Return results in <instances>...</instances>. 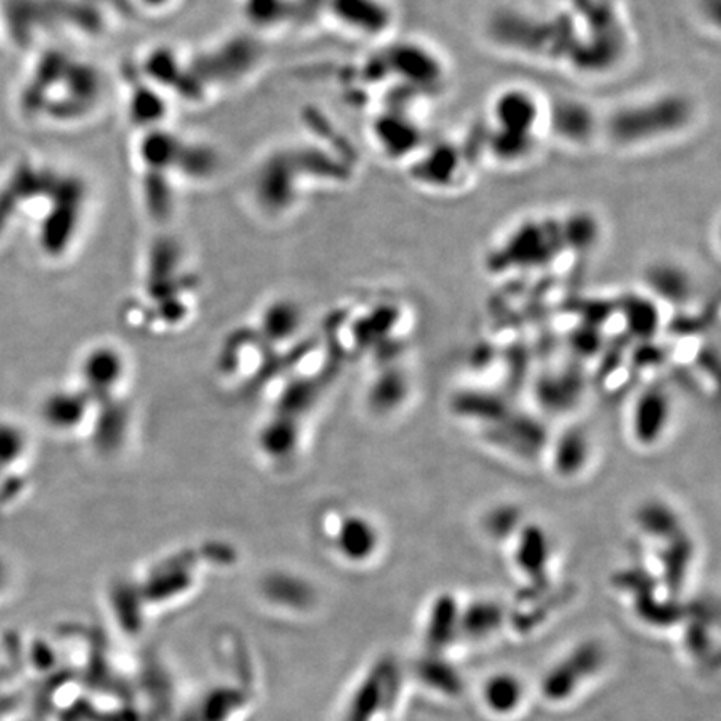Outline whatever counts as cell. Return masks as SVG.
Segmentation results:
<instances>
[{
  "mask_svg": "<svg viewBox=\"0 0 721 721\" xmlns=\"http://www.w3.org/2000/svg\"><path fill=\"white\" fill-rule=\"evenodd\" d=\"M543 130L549 132V106L528 89H504L489 106L488 151L520 162L536 151Z\"/></svg>",
  "mask_w": 721,
  "mask_h": 721,
  "instance_id": "obj_1",
  "label": "cell"
},
{
  "mask_svg": "<svg viewBox=\"0 0 721 721\" xmlns=\"http://www.w3.org/2000/svg\"><path fill=\"white\" fill-rule=\"evenodd\" d=\"M329 18L356 36L383 39L395 25L396 11L389 0H324Z\"/></svg>",
  "mask_w": 721,
  "mask_h": 721,
  "instance_id": "obj_2",
  "label": "cell"
},
{
  "mask_svg": "<svg viewBox=\"0 0 721 721\" xmlns=\"http://www.w3.org/2000/svg\"><path fill=\"white\" fill-rule=\"evenodd\" d=\"M673 419V402L663 386L644 387L631 406L630 431L635 443L653 447L662 443Z\"/></svg>",
  "mask_w": 721,
  "mask_h": 721,
  "instance_id": "obj_3",
  "label": "cell"
},
{
  "mask_svg": "<svg viewBox=\"0 0 721 721\" xmlns=\"http://www.w3.org/2000/svg\"><path fill=\"white\" fill-rule=\"evenodd\" d=\"M551 560L549 536L539 524H524L516 533L514 565L524 577L539 578L548 570Z\"/></svg>",
  "mask_w": 721,
  "mask_h": 721,
  "instance_id": "obj_4",
  "label": "cell"
},
{
  "mask_svg": "<svg viewBox=\"0 0 721 721\" xmlns=\"http://www.w3.org/2000/svg\"><path fill=\"white\" fill-rule=\"evenodd\" d=\"M336 548L346 560L354 563L370 560L380 548V532L376 524L358 514L346 518L336 535Z\"/></svg>",
  "mask_w": 721,
  "mask_h": 721,
  "instance_id": "obj_5",
  "label": "cell"
},
{
  "mask_svg": "<svg viewBox=\"0 0 721 721\" xmlns=\"http://www.w3.org/2000/svg\"><path fill=\"white\" fill-rule=\"evenodd\" d=\"M592 456V441L581 428H570L556 438L551 450L553 469L560 478L570 479L584 472Z\"/></svg>",
  "mask_w": 721,
  "mask_h": 721,
  "instance_id": "obj_6",
  "label": "cell"
},
{
  "mask_svg": "<svg viewBox=\"0 0 721 721\" xmlns=\"http://www.w3.org/2000/svg\"><path fill=\"white\" fill-rule=\"evenodd\" d=\"M635 521L644 536L659 542L668 543L685 533L678 513L662 501H648L641 504L635 514Z\"/></svg>",
  "mask_w": 721,
  "mask_h": 721,
  "instance_id": "obj_7",
  "label": "cell"
},
{
  "mask_svg": "<svg viewBox=\"0 0 721 721\" xmlns=\"http://www.w3.org/2000/svg\"><path fill=\"white\" fill-rule=\"evenodd\" d=\"M409 393V383L405 374L398 371L383 374L377 380L376 386H373V405L384 411H391L402 406Z\"/></svg>",
  "mask_w": 721,
  "mask_h": 721,
  "instance_id": "obj_8",
  "label": "cell"
},
{
  "mask_svg": "<svg viewBox=\"0 0 721 721\" xmlns=\"http://www.w3.org/2000/svg\"><path fill=\"white\" fill-rule=\"evenodd\" d=\"M120 361L113 351L92 352L85 364V376L94 386L106 389L119 380V373H123Z\"/></svg>",
  "mask_w": 721,
  "mask_h": 721,
  "instance_id": "obj_9",
  "label": "cell"
},
{
  "mask_svg": "<svg viewBox=\"0 0 721 721\" xmlns=\"http://www.w3.org/2000/svg\"><path fill=\"white\" fill-rule=\"evenodd\" d=\"M520 683L511 676H498L489 679L486 686V701L491 710L508 711L521 700Z\"/></svg>",
  "mask_w": 721,
  "mask_h": 721,
  "instance_id": "obj_10",
  "label": "cell"
},
{
  "mask_svg": "<svg viewBox=\"0 0 721 721\" xmlns=\"http://www.w3.org/2000/svg\"><path fill=\"white\" fill-rule=\"evenodd\" d=\"M520 514L513 508L504 507L501 510L493 511L488 518L489 532L495 533L497 536H507V533L520 532L521 523ZM493 535V536H495Z\"/></svg>",
  "mask_w": 721,
  "mask_h": 721,
  "instance_id": "obj_11",
  "label": "cell"
},
{
  "mask_svg": "<svg viewBox=\"0 0 721 721\" xmlns=\"http://www.w3.org/2000/svg\"><path fill=\"white\" fill-rule=\"evenodd\" d=\"M130 4H138L141 11L149 12L148 15H162V12L176 8L177 0H130Z\"/></svg>",
  "mask_w": 721,
  "mask_h": 721,
  "instance_id": "obj_12",
  "label": "cell"
}]
</instances>
